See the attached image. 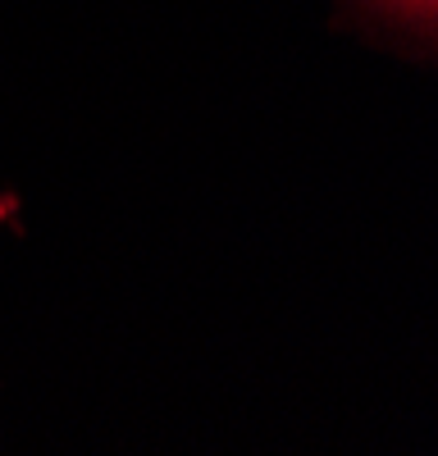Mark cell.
<instances>
[{
  "mask_svg": "<svg viewBox=\"0 0 438 456\" xmlns=\"http://www.w3.org/2000/svg\"><path fill=\"white\" fill-rule=\"evenodd\" d=\"M402 10H420V14H438V0H393Z\"/></svg>",
  "mask_w": 438,
  "mask_h": 456,
  "instance_id": "obj_1",
  "label": "cell"
}]
</instances>
